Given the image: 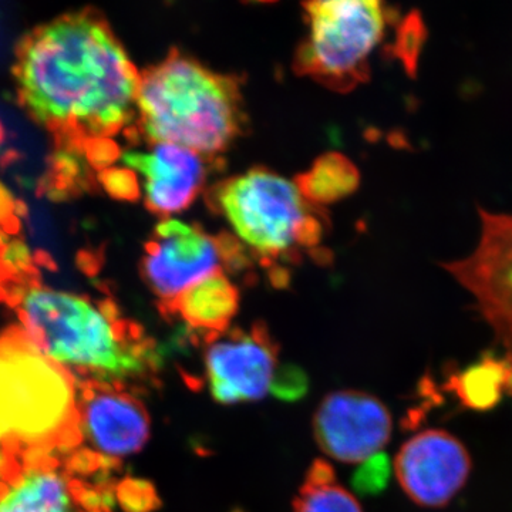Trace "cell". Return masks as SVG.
Masks as SVG:
<instances>
[{
  "label": "cell",
  "mask_w": 512,
  "mask_h": 512,
  "mask_svg": "<svg viewBox=\"0 0 512 512\" xmlns=\"http://www.w3.org/2000/svg\"><path fill=\"white\" fill-rule=\"evenodd\" d=\"M336 484V474L328 461L318 458L313 461L306 473L305 485L309 487H325V485Z\"/></svg>",
  "instance_id": "obj_26"
},
{
  "label": "cell",
  "mask_w": 512,
  "mask_h": 512,
  "mask_svg": "<svg viewBox=\"0 0 512 512\" xmlns=\"http://www.w3.org/2000/svg\"><path fill=\"white\" fill-rule=\"evenodd\" d=\"M504 367H505V396L512 397V348L507 349V352L503 355Z\"/></svg>",
  "instance_id": "obj_27"
},
{
  "label": "cell",
  "mask_w": 512,
  "mask_h": 512,
  "mask_svg": "<svg viewBox=\"0 0 512 512\" xmlns=\"http://www.w3.org/2000/svg\"><path fill=\"white\" fill-rule=\"evenodd\" d=\"M137 113L148 143L175 144L205 158L227 150L245 123L237 77L212 72L177 49L141 73Z\"/></svg>",
  "instance_id": "obj_2"
},
{
  "label": "cell",
  "mask_w": 512,
  "mask_h": 512,
  "mask_svg": "<svg viewBox=\"0 0 512 512\" xmlns=\"http://www.w3.org/2000/svg\"><path fill=\"white\" fill-rule=\"evenodd\" d=\"M82 437L76 383L23 330L0 336V451L28 464Z\"/></svg>",
  "instance_id": "obj_4"
},
{
  "label": "cell",
  "mask_w": 512,
  "mask_h": 512,
  "mask_svg": "<svg viewBox=\"0 0 512 512\" xmlns=\"http://www.w3.org/2000/svg\"><path fill=\"white\" fill-rule=\"evenodd\" d=\"M214 205L237 237L264 258H279L320 241L322 224L298 185L254 168L215 188Z\"/></svg>",
  "instance_id": "obj_5"
},
{
  "label": "cell",
  "mask_w": 512,
  "mask_h": 512,
  "mask_svg": "<svg viewBox=\"0 0 512 512\" xmlns=\"http://www.w3.org/2000/svg\"><path fill=\"white\" fill-rule=\"evenodd\" d=\"M389 410L372 394L330 393L313 417V434L323 453L343 463H362L382 453L392 437Z\"/></svg>",
  "instance_id": "obj_11"
},
{
  "label": "cell",
  "mask_w": 512,
  "mask_h": 512,
  "mask_svg": "<svg viewBox=\"0 0 512 512\" xmlns=\"http://www.w3.org/2000/svg\"><path fill=\"white\" fill-rule=\"evenodd\" d=\"M3 137H5V134H3V127L2 124H0V147H2L3 144Z\"/></svg>",
  "instance_id": "obj_28"
},
{
  "label": "cell",
  "mask_w": 512,
  "mask_h": 512,
  "mask_svg": "<svg viewBox=\"0 0 512 512\" xmlns=\"http://www.w3.org/2000/svg\"><path fill=\"white\" fill-rule=\"evenodd\" d=\"M278 345L262 322L248 332L235 329L208 342L205 375L212 397L222 404L255 402L271 389Z\"/></svg>",
  "instance_id": "obj_9"
},
{
  "label": "cell",
  "mask_w": 512,
  "mask_h": 512,
  "mask_svg": "<svg viewBox=\"0 0 512 512\" xmlns=\"http://www.w3.org/2000/svg\"><path fill=\"white\" fill-rule=\"evenodd\" d=\"M480 239L466 258L444 269L470 292L495 339L512 348V212L480 208Z\"/></svg>",
  "instance_id": "obj_7"
},
{
  "label": "cell",
  "mask_w": 512,
  "mask_h": 512,
  "mask_svg": "<svg viewBox=\"0 0 512 512\" xmlns=\"http://www.w3.org/2000/svg\"><path fill=\"white\" fill-rule=\"evenodd\" d=\"M207 158L170 143L151 144L148 151H128L123 161L144 177L148 210L164 220L187 210L207 180Z\"/></svg>",
  "instance_id": "obj_12"
},
{
  "label": "cell",
  "mask_w": 512,
  "mask_h": 512,
  "mask_svg": "<svg viewBox=\"0 0 512 512\" xmlns=\"http://www.w3.org/2000/svg\"><path fill=\"white\" fill-rule=\"evenodd\" d=\"M293 512H363L345 488L338 484L309 487L303 484L293 501Z\"/></svg>",
  "instance_id": "obj_18"
},
{
  "label": "cell",
  "mask_w": 512,
  "mask_h": 512,
  "mask_svg": "<svg viewBox=\"0 0 512 512\" xmlns=\"http://www.w3.org/2000/svg\"><path fill=\"white\" fill-rule=\"evenodd\" d=\"M390 477V461L386 454L379 453L363 461V466L353 476L352 485L357 493L376 495L387 487Z\"/></svg>",
  "instance_id": "obj_20"
},
{
  "label": "cell",
  "mask_w": 512,
  "mask_h": 512,
  "mask_svg": "<svg viewBox=\"0 0 512 512\" xmlns=\"http://www.w3.org/2000/svg\"><path fill=\"white\" fill-rule=\"evenodd\" d=\"M303 8L308 36L296 52V72L338 92L365 82L370 56L386 32L383 3L329 0L305 3Z\"/></svg>",
  "instance_id": "obj_6"
},
{
  "label": "cell",
  "mask_w": 512,
  "mask_h": 512,
  "mask_svg": "<svg viewBox=\"0 0 512 512\" xmlns=\"http://www.w3.org/2000/svg\"><path fill=\"white\" fill-rule=\"evenodd\" d=\"M99 181L116 200L136 201L140 195L137 174L128 168H106L99 174Z\"/></svg>",
  "instance_id": "obj_22"
},
{
  "label": "cell",
  "mask_w": 512,
  "mask_h": 512,
  "mask_svg": "<svg viewBox=\"0 0 512 512\" xmlns=\"http://www.w3.org/2000/svg\"><path fill=\"white\" fill-rule=\"evenodd\" d=\"M23 332L59 365L89 370L100 382H120L151 365V345L111 302L93 305L72 293L35 285L20 293Z\"/></svg>",
  "instance_id": "obj_3"
},
{
  "label": "cell",
  "mask_w": 512,
  "mask_h": 512,
  "mask_svg": "<svg viewBox=\"0 0 512 512\" xmlns=\"http://www.w3.org/2000/svg\"><path fill=\"white\" fill-rule=\"evenodd\" d=\"M77 490L47 460L28 464L0 485V512H76Z\"/></svg>",
  "instance_id": "obj_15"
},
{
  "label": "cell",
  "mask_w": 512,
  "mask_h": 512,
  "mask_svg": "<svg viewBox=\"0 0 512 512\" xmlns=\"http://www.w3.org/2000/svg\"><path fill=\"white\" fill-rule=\"evenodd\" d=\"M160 308L164 315L180 316L192 330L205 333L208 343L227 332L238 313L239 291L224 271H218Z\"/></svg>",
  "instance_id": "obj_14"
},
{
  "label": "cell",
  "mask_w": 512,
  "mask_h": 512,
  "mask_svg": "<svg viewBox=\"0 0 512 512\" xmlns=\"http://www.w3.org/2000/svg\"><path fill=\"white\" fill-rule=\"evenodd\" d=\"M359 184V173L340 154L320 157L308 173L299 175L296 185L313 205H325L352 194Z\"/></svg>",
  "instance_id": "obj_17"
},
{
  "label": "cell",
  "mask_w": 512,
  "mask_h": 512,
  "mask_svg": "<svg viewBox=\"0 0 512 512\" xmlns=\"http://www.w3.org/2000/svg\"><path fill=\"white\" fill-rule=\"evenodd\" d=\"M473 461L466 446L444 430H426L406 441L394 460V473L414 503L441 508L467 484Z\"/></svg>",
  "instance_id": "obj_10"
},
{
  "label": "cell",
  "mask_w": 512,
  "mask_h": 512,
  "mask_svg": "<svg viewBox=\"0 0 512 512\" xmlns=\"http://www.w3.org/2000/svg\"><path fill=\"white\" fill-rule=\"evenodd\" d=\"M0 254H2L3 262L9 266V269L26 272L30 266H32L29 249L23 242H8V245H6L5 249H3Z\"/></svg>",
  "instance_id": "obj_24"
},
{
  "label": "cell",
  "mask_w": 512,
  "mask_h": 512,
  "mask_svg": "<svg viewBox=\"0 0 512 512\" xmlns=\"http://www.w3.org/2000/svg\"><path fill=\"white\" fill-rule=\"evenodd\" d=\"M83 150L94 168L103 171L119 157V148L110 138H97L84 144Z\"/></svg>",
  "instance_id": "obj_23"
},
{
  "label": "cell",
  "mask_w": 512,
  "mask_h": 512,
  "mask_svg": "<svg viewBox=\"0 0 512 512\" xmlns=\"http://www.w3.org/2000/svg\"><path fill=\"white\" fill-rule=\"evenodd\" d=\"M16 208H18V202L15 201L8 188L0 183V227L8 232L18 231L19 222L15 217Z\"/></svg>",
  "instance_id": "obj_25"
},
{
  "label": "cell",
  "mask_w": 512,
  "mask_h": 512,
  "mask_svg": "<svg viewBox=\"0 0 512 512\" xmlns=\"http://www.w3.org/2000/svg\"><path fill=\"white\" fill-rule=\"evenodd\" d=\"M503 356L483 353L476 362L448 376L444 389L456 397L461 407L473 412H490L505 396Z\"/></svg>",
  "instance_id": "obj_16"
},
{
  "label": "cell",
  "mask_w": 512,
  "mask_h": 512,
  "mask_svg": "<svg viewBox=\"0 0 512 512\" xmlns=\"http://www.w3.org/2000/svg\"><path fill=\"white\" fill-rule=\"evenodd\" d=\"M117 500L126 512H153L161 505L156 487L147 480L127 478L116 490Z\"/></svg>",
  "instance_id": "obj_19"
},
{
  "label": "cell",
  "mask_w": 512,
  "mask_h": 512,
  "mask_svg": "<svg viewBox=\"0 0 512 512\" xmlns=\"http://www.w3.org/2000/svg\"><path fill=\"white\" fill-rule=\"evenodd\" d=\"M235 255L237 247L228 238L212 237L197 225L165 218L144 248L141 275L164 306L222 271V265L231 264Z\"/></svg>",
  "instance_id": "obj_8"
},
{
  "label": "cell",
  "mask_w": 512,
  "mask_h": 512,
  "mask_svg": "<svg viewBox=\"0 0 512 512\" xmlns=\"http://www.w3.org/2000/svg\"><path fill=\"white\" fill-rule=\"evenodd\" d=\"M13 76L23 109L70 150L113 137L137 111L141 74L93 10L67 13L23 36Z\"/></svg>",
  "instance_id": "obj_1"
},
{
  "label": "cell",
  "mask_w": 512,
  "mask_h": 512,
  "mask_svg": "<svg viewBox=\"0 0 512 512\" xmlns=\"http://www.w3.org/2000/svg\"><path fill=\"white\" fill-rule=\"evenodd\" d=\"M80 430L109 458L131 456L150 439V417L136 397L109 387L89 386L79 400Z\"/></svg>",
  "instance_id": "obj_13"
},
{
  "label": "cell",
  "mask_w": 512,
  "mask_h": 512,
  "mask_svg": "<svg viewBox=\"0 0 512 512\" xmlns=\"http://www.w3.org/2000/svg\"><path fill=\"white\" fill-rule=\"evenodd\" d=\"M308 387V376L301 367L285 365L276 367L269 392H272L278 399L295 402L308 393Z\"/></svg>",
  "instance_id": "obj_21"
}]
</instances>
